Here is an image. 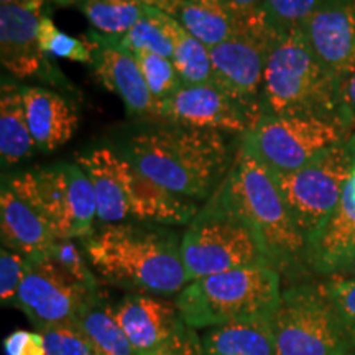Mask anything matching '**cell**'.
I'll use <instances>...</instances> for the list:
<instances>
[{
    "label": "cell",
    "instance_id": "1",
    "mask_svg": "<svg viewBox=\"0 0 355 355\" xmlns=\"http://www.w3.org/2000/svg\"><path fill=\"white\" fill-rule=\"evenodd\" d=\"M229 133L168 121H144L112 148L159 188L207 202L225 180L235 155Z\"/></svg>",
    "mask_w": 355,
    "mask_h": 355
},
{
    "label": "cell",
    "instance_id": "2",
    "mask_svg": "<svg viewBox=\"0 0 355 355\" xmlns=\"http://www.w3.org/2000/svg\"><path fill=\"white\" fill-rule=\"evenodd\" d=\"M81 247L89 265L110 285L140 295H180L191 279L181 257V237L170 225L127 220L101 225Z\"/></svg>",
    "mask_w": 355,
    "mask_h": 355
},
{
    "label": "cell",
    "instance_id": "3",
    "mask_svg": "<svg viewBox=\"0 0 355 355\" xmlns=\"http://www.w3.org/2000/svg\"><path fill=\"white\" fill-rule=\"evenodd\" d=\"M222 202L250 225L279 275L298 278L306 268V242L293 222L272 171L239 144L232 166L217 188Z\"/></svg>",
    "mask_w": 355,
    "mask_h": 355
},
{
    "label": "cell",
    "instance_id": "4",
    "mask_svg": "<svg viewBox=\"0 0 355 355\" xmlns=\"http://www.w3.org/2000/svg\"><path fill=\"white\" fill-rule=\"evenodd\" d=\"M263 114L316 117L344 123L340 86L311 50L303 30H291L270 48L263 79Z\"/></svg>",
    "mask_w": 355,
    "mask_h": 355
},
{
    "label": "cell",
    "instance_id": "5",
    "mask_svg": "<svg viewBox=\"0 0 355 355\" xmlns=\"http://www.w3.org/2000/svg\"><path fill=\"white\" fill-rule=\"evenodd\" d=\"M282 293V275L273 266L259 265L194 279L175 303L186 326L212 329L272 316Z\"/></svg>",
    "mask_w": 355,
    "mask_h": 355
},
{
    "label": "cell",
    "instance_id": "6",
    "mask_svg": "<svg viewBox=\"0 0 355 355\" xmlns=\"http://www.w3.org/2000/svg\"><path fill=\"white\" fill-rule=\"evenodd\" d=\"M181 257L191 282L245 266H272L250 225L216 193L188 224Z\"/></svg>",
    "mask_w": 355,
    "mask_h": 355
},
{
    "label": "cell",
    "instance_id": "7",
    "mask_svg": "<svg viewBox=\"0 0 355 355\" xmlns=\"http://www.w3.org/2000/svg\"><path fill=\"white\" fill-rule=\"evenodd\" d=\"M7 183L50 224L56 239L83 241L96 230L94 188L78 163L25 171Z\"/></svg>",
    "mask_w": 355,
    "mask_h": 355
},
{
    "label": "cell",
    "instance_id": "8",
    "mask_svg": "<svg viewBox=\"0 0 355 355\" xmlns=\"http://www.w3.org/2000/svg\"><path fill=\"white\" fill-rule=\"evenodd\" d=\"M275 355H349L352 343L321 283H295L270 318Z\"/></svg>",
    "mask_w": 355,
    "mask_h": 355
},
{
    "label": "cell",
    "instance_id": "9",
    "mask_svg": "<svg viewBox=\"0 0 355 355\" xmlns=\"http://www.w3.org/2000/svg\"><path fill=\"white\" fill-rule=\"evenodd\" d=\"M352 137V135H350ZM355 165L350 139L296 171H272L286 209L306 247L339 204Z\"/></svg>",
    "mask_w": 355,
    "mask_h": 355
},
{
    "label": "cell",
    "instance_id": "10",
    "mask_svg": "<svg viewBox=\"0 0 355 355\" xmlns=\"http://www.w3.org/2000/svg\"><path fill=\"white\" fill-rule=\"evenodd\" d=\"M350 135L343 123L326 119L263 115L239 144L270 171L288 173L309 165Z\"/></svg>",
    "mask_w": 355,
    "mask_h": 355
},
{
    "label": "cell",
    "instance_id": "11",
    "mask_svg": "<svg viewBox=\"0 0 355 355\" xmlns=\"http://www.w3.org/2000/svg\"><path fill=\"white\" fill-rule=\"evenodd\" d=\"M277 37L259 13L239 19V28L224 43L211 48L212 83L225 94L263 117V79L270 48Z\"/></svg>",
    "mask_w": 355,
    "mask_h": 355
},
{
    "label": "cell",
    "instance_id": "12",
    "mask_svg": "<svg viewBox=\"0 0 355 355\" xmlns=\"http://www.w3.org/2000/svg\"><path fill=\"white\" fill-rule=\"evenodd\" d=\"M28 260L13 306L24 311L38 331L76 324L92 304L102 300L99 286L78 279L48 255Z\"/></svg>",
    "mask_w": 355,
    "mask_h": 355
},
{
    "label": "cell",
    "instance_id": "13",
    "mask_svg": "<svg viewBox=\"0 0 355 355\" xmlns=\"http://www.w3.org/2000/svg\"><path fill=\"white\" fill-rule=\"evenodd\" d=\"M157 121L243 135L260 121L245 105L214 83L181 84L175 94L158 102Z\"/></svg>",
    "mask_w": 355,
    "mask_h": 355
},
{
    "label": "cell",
    "instance_id": "14",
    "mask_svg": "<svg viewBox=\"0 0 355 355\" xmlns=\"http://www.w3.org/2000/svg\"><path fill=\"white\" fill-rule=\"evenodd\" d=\"M301 30L322 68L343 87L355 73V0H331Z\"/></svg>",
    "mask_w": 355,
    "mask_h": 355
},
{
    "label": "cell",
    "instance_id": "15",
    "mask_svg": "<svg viewBox=\"0 0 355 355\" xmlns=\"http://www.w3.org/2000/svg\"><path fill=\"white\" fill-rule=\"evenodd\" d=\"M91 42L96 43L92 66L102 86L121 97L130 117L139 122L157 121L158 104L146 86L135 55L121 46L117 38L92 33Z\"/></svg>",
    "mask_w": 355,
    "mask_h": 355
},
{
    "label": "cell",
    "instance_id": "16",
    "mask_svg": "<svg viewBox=\"0 0 355 355\" xmlns=\"http://www.w3.org/2000/svg\"><path fill=\"white\" fill-rule=\"evenodd\" d=\"M46 0H20L0 6V58L15 78H33L42 71L46 55L38 40Z\"/></svg>",
    "mask_w": 355,
    "mask_h": 355
},
{
    "label": "cell",
    "instance_id": "17",
    "mask_svg": "<svg viewBox=\"0 0 355 355\" xmlns=\"http://www.w3.org/2000/svg\"><path fill=\"white\" fill-rule=\"evenodd\" d=\"M112 309L119 326L139 355H148L165 344L183 322L176 303L153 295L133 293Z\"/></svg>",
    "mask_w": 355,
    "mask_h": 355
},
{
    "label": "cell",
    "instance_id": "18",
    "mask_svg": "<svg viewBox=\"0 0 355 355\" xmlns=\"http://www.w3.org/2000/svg\"><path fill=\"white\" fill-rule=\"evenodd\" d=\"M349 183V181H347ZM355 254V201L345 184L343 198L306 247V261L313 272L340 275Z\"/></svg>",
    "mask_w": 355,
    "mask_h": 355
},
{
    "label": "cell",
    "instance_id": "19",
    "mask_svg": "<svg viewBox=\"0 0 355 355\" xmlns=\"http://www.w3.org/2000/svg\"><path fill=\"white\" fill-rule=\"evenodd\" d=\"M0 230L3 248L21 254L26 259L46 257L58 241L50 224L8 183H3L0 194Z\"/></svg>",
    "mask_w": 355,
    "mask_h": 355
},
{
    "label": "cell",
    "instance_id": "20",
    "mask_svg": "<svg viewBox=\"0 0 355 355\" xmlns=\"http://www.w3.org/2000/svg\"><path fill=\"white\" fill-rule=\"evenodd\" d=\"M25 112L28 128L43 152H53L68 144L78 130V114L69 102L43 87L24 89Z\"/></svg>",
    "mask_w": 355,
    "mask_h": 355
},
{
    "label": "cell",
    "instance_id": "21",
    "mask_svg": "<svg viewBox=\"0 0 355 355\" xmlns=\"http://www.w3.org/2000/svg\"><path fill=\"white\" fill-rule=\"evenodd\" d=\"M270 318L212 327L201 337L202 355H275Z\"/></svg>",
    "mask_w": 355,
    "mask_h": 355
},
{
    "label": "cell",
    "instance_id": "22",
    "mask_svg": "<svg viewBox=\"0 0 355 355\" xmlns=\"http://www.w3.org/2000/svg\"><path fill=\"white\" fill-rule=\"evenodd\" d=\"M170 17L207 48L224 43L239 28L237 15L224 0H183Z\"/></svg>",
    "mask_w": 355,
    "mask_h": 355
},
{
    "label": "cell",
    "instance_id": "23",
    "mask_svg": "<svg viewBox=\"0 0 355 355\" xmlns=\"http://www.w3.org/2000/svg\"><path fill=\"white\" fill-rule=\"evenodd\" d=\"M37 148L28 128L24 89L3 84L0 97V155L3 165H17L30 158Z\"/></svg>",
    "mask_w": 355,
    "mask_h": 355
},
{
    "label": "cell",
    "instance_id": "24",
    "mask_svg": "<svg viewBox=\"0 0 355 355\" xmlns=\"http://www.w3.org/2000/svg\"><path fill=\"white\" fill-rule=\"evenodd\" d=\"M159 25L165 28L173 43V64L180 73L183 84L212 83L211 48L186 32L178 20L166 13L152 8Z\"/></svg>",
    "mask_w": 355,
    "mask_h": 355
},
{
    "label": "cell",
    "instance_id": "25",
    "mask_svg": "<svg viewBox=\"0 0 355 355\" xmlns=\"http://www.w3.org/2000/svg\"><path fill=\"white\" fill-rule=\"evenodd\" d=\"M76 327L92 345L96 355H139L119 326L112 306L102 300L78 319Z\"/></svg>",
    "mask_w": 355,
    "mask_h": 355
},
{
    "label": "cell",
    "instance_id": "26",
    "mask_svg": "<svg viewBox=\"0 0 355 355\" xmlns=\"http://www.w3.org/2000/svg\"><path fill=\"white\" fill-rule=\"evenodd\" d=\"M79 6L94 33L112 38L123 37L148 8L144 0H81Z\"/></svg>",
    "mask_w": 355,
    "mask_h": 355
},
{
    "label": "cell",
    "instance_id": "27",
    "mask_svg": "<svg viewBox=\"0 0 355 355\" xmlns=\"http://www.w3.org/2000/svg\"><path fill=\"white\" fill-rule=\"evenodd\" d=\"M38 40L42 51L46 56L61 58V60L74 61V63H94L96 43L84 42V40L74 38L68 33L61 32L51 17L46 15V13L42 19V24H40Z\"/></svg>",
    "mask_w": 355,
    "mask_h": 355
},
{
    "label": "cell",
    "instance_id": "28",
    "mask_svg": "<svg viewBox=\"0 0 355 355\" xmlns=\"http://www.w3.org/2000/svg\"><path fill=\"white\" fill-rule=\"evenodd\" d=\"M331 0H265L263 20L275 37H282L291 30L301 28L311 15Z\"/></svg>",
    "mask_w": 355,
    "mask_h": 355
},
{
    "label": "cell",
    "instance_id": "29",
    "mask_svg": "<svg viewBox=\"0 0 355 355\" xmlns=\"http://www.w3.org/2000/svg\"><path fill=\"white\" fill-rule=\"evenodd\" d=\"M133 55L137 58V63L140 66L146 86H148L157 104L175 94L178 87L183 84L180 73H178L170 58L150 51H137Z\"/></svg>",
    "mask_w": 355,
    "mask_h": 355
},
{
    "label": "cell",
    "instance_id": "30",
    "mask_svg": "<svg viewBox=\"0 0 355 355\" xmlns=\"http://www.w3.org/2000/svg\"><path fill=\"white\" fill-rule=\"evenodd\" d=\"M117 42L125 50L137 51H150L157 55L173 58V43L168 33L165 32L157 17L153 15L152 7L146 8L145 17L137 21L123 37L117 38Z\"/></svg>",
    "mask_w": 355,
    "mask_h": 355
},
{
    "label": "cell",
    "instance_id": "31",
    "mask_svg": "<svg viewBox=\"0 0 355 355\" xmlns=\"http://www.w3.org/2000/svg\"><path fill=\"white\" fill-rule=\"evenodd\" d=\"M321 286L355 349V277L332 275Z\"/></svg>",
    "mask_w": 355,
    "mask_h": 355
},
{
    "label": "cell",
    "instance_id": "32",
    "mask_svg": "<svg viewBox=\"0 0 355 355\" xmlns=\"http://www.w3.org/2000/svg\"><path fill=\"white\" fill-rule=\"evenodd\" d=\"M40 332L44 339V355H96L76 324L46 327Z\"/></svg>",
    "mask_w": 355,
    "mask_h": 355
},
{
    "label": "cell",
    "instance_id": "33",
    "mask_svg": "<svg viewBox=\"0 0 355 355\" xmlns=\"http://www.w3.org/2000/svg\"><path fill=\"white\" fill-rule=\"evenodd\" d=\"M30 260L21 254L2 248L0 252V301L3 306L15 304Z\"/></svg>",
    "mask_w": 355,
    "mask_h": 355
},
{
    "label": "cell",
    "instance_id": "34",
    "mask_svg": "<svg viewBox=\"0 0 355 355\" xmlns=\"http://www.w3.org/2000/svg\"><path fill=\"white\" fill-rule=\"evenodd\" d=\"M48 257L55 260L58 265L63 266L64 270H68L78 279H81V282L92 286H99V279L94 277V273L89 268V261H86L87 257L84 254V248L81 250L74 241H61V239H58Z\"/></svg>",
    "mask_w": 355,
    "mask_h": 355
},
{
    "label": "cell",
    "instance_id": "35",
    "mask_svg": "<svg viewBox=\"0 0 355 355\" xmlns=\"http://www.w3.org/2000/svg\"><path fill=\"white\" fill-rule=\"evenodd\" d=\"M148 355H202V340L196 329L181 322L175 334Z\"/></svg>",
    "mask_w": 355,
    "mask_h": 355
},
{
    "label": "cell",
    "instance_id": "36",
    "mask_svg": "<svg viewBox=\"0 0 355 355\" xmlns=\"http://www.w3.org/2000/svg\"><path fill=\"white\" fill-rule=\"evenodd\" d=\"M7 355H44V339L42 332L13 331L3 340Z\"/></svg>",
    "mask_w": 355,
    "mask_h": 355
},
{
    "label": "cell",
    "instance_id": "37",
    "mask_svg": "<svg viewBox=\"0 0 355 355\" xmlns=\"http://www.w3.org/2000/svg\"><path fill=\"white\" fill-rule=\"evenodd\" d=\"M340 104H343L344 123L350 132H355V73L340 87Z\"/></svg>",
    "mask_w": 355,
    "mask_h": 355
},
{
    "label": "cell",
    "instance_id": "38",
    "mask_svg": "<svg viewBox=\"0 0 355 355\" xmlns=\"http://www.w3.org/2000/svg\"><path fill=\"white\" fill-rule=\"evenodd\" d=\"M224 2L237 15V19H248V17L259 15L265 6V0H224Z\"/></svg>",
    "mask_w": 355,
    "mask_h": 355
},
{
    "label": "cell",
    "instance_id": "39",
    "mask_svg": "<svg viewBox=\"0 0 355 355\" xmlns=\"http://www.w3.org/2000/svg\"><path fill=\"white\" fill-rule=\"evenodd\" d=\"M148 7L157 8V10L166 13V15H173V12L176 10V7L180 6L183 0H144Z\"/></svg>",
    "mask_w": 355,
    "mask_h": 355
},
{
    "label": "cell",
    "instance_id": "40",
    "mask_svg": "<svg viewBox=\"0 0 355 355\" xmlns=\"http://www.w3.org/2000/svg\"><path fill=\"white\" fill-rule=\"evenodd\" d=\"M340 275H344V277H345V275H350V277H355V254H354L352 259H350L349 265L345 266V268H344V272L340 273Z\"/></svg>",
    "mask_w": 355,
    "mask_h": 355
},
{
    "label": "cell",
    "instance_id": "41",
    "mask_svg": "<svg viewBox=\"0 0 355 355\" xmlns=\"http://www.w3.org/2000/svg\"><path fill=\"white\" fill-rule=\"evenodd\" d=\"M347 186H349L350 193H352V198H354V201H355V165H354V171H352V176H350V180H349V183H347Z\"/></svg>",
    "mask_w": 355,
    "mask_h": 355
},
{
    "label": "cell",
    "instance_id": "42",
    "mask_svg": "<svg viewBox=\"0 0 355 355\" xmlns=\"http://www.w3.org/2000/svg\"><path fill=\"white\" fill-rule=\"evenodd\" d=\"M20 0H0V6H10V3H17Z\"/></svg>",
    "mask_w": 355,
    "mask_h": 355
},
{
    "label": "cell",
    "instance_id": "43",
    "mask_svg": "<svg viewBox=\"0 0 355 355\" xmlns=\"http://www.w3.org/2000/svg\"><path fill=\"white\" fill-rule=\"evenodd\" d=\"M350 144H352V148H354V152H355V132L352 133V137H350Z\"/></svg>",
    "mask_w": 355,
    "mask_h": 355
}]
</instances>
